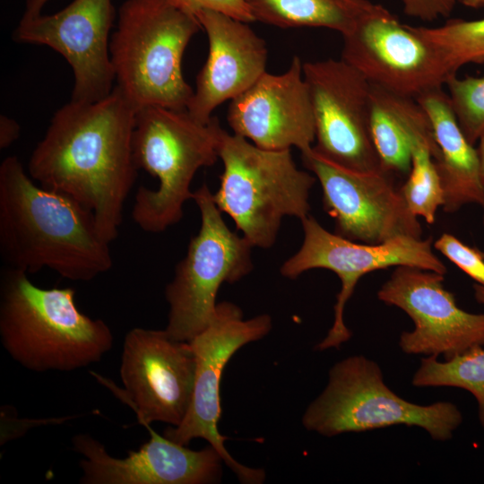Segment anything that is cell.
<instances>
[{
  "label": "cell",
  "instance_id": "d6a6232c",
  "mask_svg": "<svg viewBox=\"0 0 484 484\" xmlns=\"http://www.w3.org/2000/svg\"><path fill=\"white\" fill-rule=\"evenodd\" d=\"M473 294L476 301L484 306V286L475 283L473 285Z\"/></svg>",
  "mask_w": 484,
  "mask_h": 484
},
{
  "label": "cell",
  "instance_id": "52a82bcc",
  "mask_svg": "<svg viewBox=\"0 0 484 484\" xmlns=\"http://www.w3.org/2000/svg\"><path fill=\"white\" fill-rule=\"evenodd\" d=\"M462 422L450 402L420 405L400 397L385 385L378 364L362 355L333 366L326 387L302 418L307 430L327 437L405 425L423 428L436 441L451 439Z\"/></svg>",
  "mask_w": 484,
  "mask_h": 484
},
{
  "label": "cell",
  "instance_id": "7a4b0ae2",
  "mask_svg": "<svg viewBox=\"0 0 484 484\" xmlns=\"http://www.w3.org/2000/svg\"><path fill=\"white\" fill-rule=\"evenodd\" d=\"M93 212L73 197L36 184L16 156L0 165V252L8 267L27 273L48 268L88 281L113 258Z\"/></svg>",
  "mask_w": 484,
  "mask_h": 484
},
{
  "label": "cell",
  "instance_id": "e0dca14e",
  "mask_svg": "<svg viewBox=\"0 0 484 484\" xmlns=\"http://www.w3.org/2000/svg\"><path fill=\"white\" fill-rule=\"evenodd\" d=\"M227 120L233 134L262 149L311 151L315 119L301 59L293 56L287 71L281 74H262L230 100Z\"/></svg>",
  "mask_w": 484,
  "mask_h": 484
},
{
  "label": "cell",
  "instance_id": "5b68a950",
  "mask_svg": "<svg viewBox=\"0 0 484 484\" xmlns=\"http://www.w3.org/2000/svg\"><path fill=\"white\" fill-rule=\"evenodd\" d=\"M220 128L217 117L203 124L186 109L146 106L136 111L134 160L159 180L155 189L136 191L131 215L141 229L159 233L182 219L184 204L193 200L195 173L219 158Z\"/></svg>",
  "mask_w": 484,
  "mask_h": 484
},
{
  "label": "cell",
  "instance_id": "277c9868",
  "mask_svg": "<svg viewBox=\"0 0 484 484\" xmlns=\"http://www.w3.org/2000/svg\"><path fill=\"white\" fill-rule=\"evenodd\" d=\"M195 15L169 0H125L118 10L109 53L117 86L136 110L186 109L194 90L182 73L185 50L202 30Z\"/></svg>",
  "mask_w": 484,
  "mask_h": 484
},
{
  "label": "cell",
  "instance_id": "6da1fadb",
  "mask_svg": "<svg viewBox=\"0 0 484 484\" xmlns=\"http://www.w3.org/2000/svg\"><path fill=\"white\" fill-rule=\"evenodd\" d=\"M136 111L117 85L97 101L71 99L54 114L29 160L30 177L91 210L109 243L119 234L137 177L133 156Z\"/></svg>",
  "mask_w": 484,
  "mask_h": 484
},
{
  "label": "cell",
  "instance_id": "d6986e66",
  "mask_svg": "<svg viewBox=\"0 0 484 484\" xmlns=\"http://www.w3.org/2000/svg\"><path fill=\"white\" fill-rule=\"evenodd\" d=\"M195 16L207 34L209 52L186 110L207 124L217 107L246 91L266 72L268 50L248 22L212 10H201Z\"/></svg>",
  "mask_w": 484,
  "mask_h": 484
},
{
  "label": "cell",
  "instance_id": "d4e9b609",
  "mask_svg": "<svg viewBox=\"0 0 484 484\" xmlns=\"http://www.w3.org/2000/svg\"><path fill=\"white\" fill-rule=\"evenodd\" d=\"M414 27L441 51L453 74L465 65L484 63V18L454 19L437 27Z\"/></svg>",
  "mask_w": 484,
  "mask_h": 484
},
{
  "label": "cell",
  "instance_id": "4fadbf2b",
  "mask_svg": "<svg viewBox=\"0 0 484 484\" xmlns=\"http://www.w3.org/2000/svg\"><path fill=\"white\" fill-rule=\"evenodd\" d=\"M301 154L305 167L320 182L324 209L334 220L335 234L369 244L404 236L422 238L419 218L409 210L394 175L382 169L350 170L312 150Z\"/></svg>",
  "mask_w": 484,
  "mask_h": 484
},
{
  "label": "cell",
  "instance_id": "9a60e30c",
  "mask_svg": "<svg viewBox=\"0 0 484 484\" xmlns=\"http://www.w3.org/2000/svg\"><path fill=\"white\" fill-rule=\"evenodd\" d=\"M444 274L412 266H397L377 291L380 301L404 311L412 331L399 339L407 354L444 356L449 359L484 347V313L462 309L444 284Z\"/></svg>",
  "mask_w": 484,
  "mask_h": 484
},
{
  "label": "cell",
  "instance_id": "4dcf8cb0",
  "mask_svg": "<svg viewBox=\"0 0 484 484\" xmlns=\"http://www.w3.org/2000/svg\"><path fill=\"white\" fill-rule=\"evenodd\" d=\"M49 0H26L25 15H36L41 13L42 8Z\"/></svg>",
  "mask_w": 484,
  "mask_h": 484
},
{
  "label": "cell",
  "instance_id": "484cf974",
  "mask_svg": "<svg viewBox=\"0 0 484 484\" xmlns=\"http://www.w3.org/2000/svg\"><path fill=\"white\" fill-rule=\"evenodd\" d=\"M456 120L467 140L475 144L484 133V76H451L445 84Z\"/></svg>",
  "mask_w": 484,
  "mask_h": 484
},
{
  "label": "cell",
  "instance_id": "1f68e13d",
  "mask_svg": "<svg viewBox=\"0 0 484 484\" xmlns=\"http://www.w3.org/2000/svg\"><path fill=\"white\" fill-rule=\"evenodd\" d=\"M478 142L479 145L476 149L479 160L480 179L484 191V133Z\"/></svg>",
  "mask_w": 484,
  "mask_h": 484
},
{
  "label": "cell",
  "instance_id": "5bb4252c",
  "mask_svg": "<svg viewBox=\"0 0 484 484\" xmlns=\"http://www.w3.org/2000/svg\"><path fill=\"white\" fill-rule=\"evenodd\" d=\"M342 39L341 59L371 84L402 96L416 99L454 75L435 45L389 11L364 20Z\"/></svg>",
  "mask_w": 484,
  "mask_h": 484
},
{
  "label": "cell",
  "instance_id": "44dd1931",
  "mask_svg": "<svg viewBox=\"0 0 484 484\" xmlns=\"http://www.w3.org/2000/svg\"><path fill=\"white\" fill-rule=\"evenodd\" d=\"M255 21L288 29L326 28L341 36L388 10L369 0H246Z\"/></svg>",
  "mask_w": 484,
  "mask_h": 484
},
{
  "label": "cell",
  "instance_id": "ffe728a7",
  "mask_svg": "<svg viewBox=\"0 0 484 484\" xmlns=\"http://www.w3.org/2000/svg\"><path fill=\"white\" fill-rule=\"evenodd\" d=\"M416 100L430 120L438 148L435 161L445 194L442 209L454 213L470 203L484 208L477 149L462 133L446 91L435 89Z\"/></svg>",
  "mask_w": 484,
  "mask_h": 484
},
{
  "label": "cell",
  "instance_id": "603a6c76",
  "mask_svg": "<svg viewBox=\"0 0 484 484\" xmlns=\"http://www.w3.org/2000/svg\"><path fill=\"white\" fill-rule=\"evenodd\" d=\"M411 137V168L401 191L409 210L433 224L438 208L445 204V194L435 161L438 148L428 117L415 123Z\"/></svg>",
  "mask_w": 484,
  "mask_h": 484
},
{
  "label": "cell",
  "instance_id": "cb8c5ba5",
  "mask_svg": "<svg viewBox=\"0 0 484 484\" xmlns=\"http://www.w3.org/2000/svg\"><path fill=\"white\" fill-rule=\"evenodd\" d=\"M415 387H456L471 393L484 428V347H475L444 362L429 356L420 360L411 380Z\"/></svg>",
  "mask_w": 484,
  "mask_h": 484
},
{
  "label": "cell",
  "instance_id": "836d02e7",
  "mask_svg": "<svg viewBox=\"0 0 484 484\" xmlns=\"http://www.w3.org/2000/svg\"><path fill=\"white\" fill-rule=\"evenodd\" d=\"M462 4L471 8H480L484 6V0H457Z\"/></svg>",
  "mask_w": 484,
  "mask_h": 484
},
{
  "label": "cell",
  "instance_id": "3957f363",
  "mask_svg": "<svg viewBox=\"0 0 484 484\" xmlns=\"http://www.w3.org/2000/svg\"><path fill=\"white\" fill-rule=\"evenodd\" d=\"M0 338L14 361L35 372L85 367L114 343L103 320L78 309L73 289L38 287L11 267L1 275Z\"/></svg>",
  "mask_w": 484,
  "mask_h": 484
},
{
  "label": "cell",
  "instance_id": "83f0119b",
  "mask_svg": "<svg viewBox=\"0 0 484 484\" xmlns=\"http://www.w3.org/2000/svg\"><path fill=\"white\" fill-rule=\"evenodd\" d=\"M180 10L195 15L201 10L223 13L237 20L252 22L255 19L246 0H169Z\"/></svg>",
  "mask_w": 484,
  "mask_h": 484
},
{
  "label": "cell",
  "instance_id": "8fae6325",
  "mask_svg": "<svg viewBox=\"0 0 484 484\" xmlns=\"http://www.w3.org/2000/svg\"><path fill=\"white\" fill-rule=\"evenodd\" d=\"M119 372L124 389L99 374L93 376L133 409L139 424H181L191 403L195 376L189 341L171 338L165 329L133 328L124 339Z\"/></svg>",
  "mask_w": 484,
  "mask_h": 484
},
{
  "label": "cell",
  "instance_id": "30bf717a",
  "mask_svg": "<svg viewBox=\"0 0 484 484\" xmlns=\"http://www.w3.org/2000/svg\"><path fill=\"white\" fill-rule=\"evenodd\" d=\"M304 239L298 251L281 267L282 276L296 279L312 269H326L341 281L332 327L316 349H338L351 337L343 319L344 307L364 275L397 266H412L446 273L445 264L432 250V238L397 237L379 244L357 242L326 230L314 217L301 220Z\"/></svg>",
  "mask_w": 484,
  "mask_h": 484
},
{
  "label": "cell",
  "instance_id": "ba28073f",
  "mask_svg": "<svg viewBox=\"0 0 484 484\" xmlns=\"http://www.w3.org/2000/svg\"><path fill=\"white\" fill-rule=\"evenodd\" d=\"M193 200L201 227L165 290L169 306L165 331L180 341H190L214 319L221 284L236 282L253 269V246L226 225L207 184L194 191Z\"/></svg>",
  "mask_w": 484,
  "mask_h": 484
},
{
  "label": "cell",
  "instance_id": "f546056e",
  "mask_svg": "<svg viewBox=\"0 0 484 484\" xmlns=\"http://www.w3.org/2000/svg\"><path fill=\"white\" fill-rule=\"evenodd\" d=\"M21 128L19 124L13 118L0 116V149H6L13 144L20 136Z\"/></svg>",
  "mask_w": 484,
  "mask_h": 484
},
{
  "label": "cell",
  "instance_id": "f1b7e54d",
  "mask_svg": "<svg viewBox=\"0 0 484 484\" xmlns=\"http://www.w3.org/2000/svg\"><path fill=\"white\" fill-rule=\"evenodd\" d=\"M406 15L423 22L448 17L457 0H400Z\"/></svg>",
  "mask_w": 484,
  "mask_h": 484
},
{
  "label": "cell",
  "instance_id": "9c48e42d",
  "mask_svg": "<svg viewBox=\"0 0 484 484\" xmlns=\"http://www.w3.org/2000/svg\"><path fill=\"white\" fill-rule=\"evenodd\" d=\"M272 326V318L267 314L244 319L237 305L226 301L219 303L212 323L189 341L195 357V376L187 413L180 425L169 427L163 435L183 445L194 438L206 440L238 480L246 484L263 483L265 472L240 464L224 445L227 437L218 428L221 415L220 381L231 357L246 344L267 335Z\"/></svg>",
  "mask_w": 484,
  "mask_h": 484
},
{
  "label": "cell",
  "instance_id": "e575fe53",
  "mask_svg": "<svg viewBox=\"0 0 484 484\" xmlns=\"http://www.w3.org/2000/svg\"><path fill=\"white\" fill-rule=\"evenodd\" d=\"M483 225H484V216H483Z\"/></svg>",
  "mask_w": 484,
  "mask_h": 484
},
{
  "label": "cell",
  "instance_id": "2e32d148",
  "mask_svg": "<svg viewBox=\"0 0 484 484\" xmlns=\"http://www.w3.org/2000/svg\"><path fill=\"white\" fill-rule=\"evenodd\" d=\"M115 14L112 0H73L53 14H22L13 39L62 55L73 73L71 99L93 102L114 88L109 43Z\"/></svg>",
  "mask_w": 484,
  "mask_h": 484
},
{
  "label": "cell",
  "instance_id": "7402d4cb",
  "mask_svg": "<svg viewBox=\"0 0 484 484\" xmlns=\"http://www.w3.org/2000/svg\"><path fill=\"white\" fill-rule=\"evenodd\" d=\"M422 112L415 99L371 84L369 129L382 169L394 176H408L411 129Z\"/></svg>",
  "mask_w": 484,
  "mask_h": 484
},
{
  "label": "cell",
  "instance_id": "7c38bea8",
  "mask_svg": "<svg viewBox=\"0 0 484 484\" xmlns=\"http://www.w3.org/2000/svg\"><path fill=\"white\" fill-rule=\"evenodd\" d=\"M312 102L315 138L312 151L344 169H381L370 129L371 83L343 59L303 63Z\"/></svg>",
  "mask_w": 484,
  "mask_h": 484
},
{
  "label": "cell",
  "instance_id": "4316f807",
  "mask_svg": "<svg viewBox=\"0 0 484 484\" xmlns=\"http://www.w3.org/2000/svg\"><path fill=\"white\" fill-rule=\"evenodd\" d=\"M433 246L460 270L484 286V253L449 233H443Z\"/></svg>",
  "mask_w": 484,
  "mask_h": 484
},
{
  "label": "cell",
  "instance_id": "ac0fdd59",
  "mask_svg": "<svg viewBox=\"0 0 484 484\" xmlns=\"http://www.w3.org/2000/svg\"><path fill=\"white\" fill-rule=\"evenodd\" d=\"M144 427L150 439L126 457L108 454L105 446L88 434L75 435L74 451L82 458V484H210L220 481L223 459L212 445L192 450Z\"/></svg>",
  "mask_w": 484,
  "mask_h": 484
},
{
  "label": "cell",
  "instance_id": "8992f818",
  "mask_svg": "<svg viewBox=\"0 0 484 484\" xmlns=\"http://www.w3.org/2000/svg\"><path fill=\"white\" fill-rule=\"evenodd\" d=\"M218 153L223 172L213 201L253 246L271 247L283 217L308 216L316 177L297 168L291 150L262 149L221 127Z\"/></svg>",
  "mask_w": 484,
  "mask_h": 484
}]
</instances>
